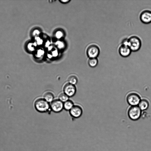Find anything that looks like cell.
I'll list each match as a JSON object with an SVG mask.
<instances>
[{
	"mask_svg": "<svg viewBox=\"0 0 151 151\" xmlns=\"http://www.w3.org/2000/svg\"><path fill=\"white\" fill-rule=\"evenodd\" d=\"M128 114L131 119L136 120L140 118L141 114V110L138 106H132L129 109Z\"/></svg>",
	"mask_w": 151,
	"mask_h": 151,
	"instance_id": "3",
	"label": "cell"
},
{
	"mask_svg": "<svg viewBox=\"0 0 151 151\" xmlns=\"http://www.w3.org/2000/svg\"><path fill=\"white\" fill-rule=\"evenodd\" d=\"M56 45L57 47L60 49L63 48L64 47V43L60 41H58L56 42Z\"/></svg>",
	"mask_w": 151,
	"mask_h": 151,
	"instance_id": "20",
	"label": "cell"
},
{
	"mask_svg": "<svg viewBox=\"0 0 151 151\" xmlns=\"http://www.w3.org/2000/svg\"><path fill=\"white\" fill-rule=\"evenodd\" d=\"M73 102L70 100H68L63 103V109L66 111H70L74 105Z\"/></svg>",
	"mask_w": 151,
	"mask_h": 151,
	"instance_id": "13",
	"label": "cell"
},
{
	"mask_svg": "<svg viewBox=\"0 0 151 151\" xmlns=\"http://www.w3.org/2000/svg\"><path fill=\"white\" fill-rule=\"evenodd\" d=\"M70 115L75 118L80 117L83 113V109L81 106L78 105H74L73 107L70 110Z\"/></svg>",
	"mask_w": 151,
	"mask_h": 151,
	"instance_id": "8",
	"label": "cell"
},
{
	"mask_svg": "<svg viewBox=\"0 0 151 151\" xmlns=\"http://www.w3.org/2000/svg\"><path fill=\"white\" fill-rule=\"evenodd\" d=\"M40 33V31L38 29H35L32 32L33 35L37 37V36L39 35Z\"/></svg>",
	"mask_w": 151,
	"mask_h": 151,
	"instance_id": "22",
	"label": "cell"
},
{
	"mask_svg": "<svg viewBox=\"0 0 151 151\" xmlns=\"http://www.w3.org/2000/svg\"><path fill=\"white\" fill-rule=\"evenodd\" d=\"M69 97L63 92L60 93L58 95V99L64 103L69 100Z\"/></svg>",
	"mask_w": 151,
	"mask_h": 151,
	"instance_id": "15",
	"label": "cell"
},
{
	"mask_svg": "<svg viewBox=\"0 0 151 151\" xmlns=\"http://www.w3.org/2000/svg\"><path fill=\"white\" fill-rule=\"evenodd\" d=\"M128 46L132 51H137L140 48L141 42L140 39L136 36H132L128 39Z\"/></svg>",
	"mask_w": 151,
	"mask_h": 151,
	"instance_id": "2",
	"label": "cell"
},
{
	"mask_svg": "<svg viewBox=\"0 0 151 151\" xmlns=\"http://www.w3.org/2000/svg\"><path fill=\"white\" fill-rule=\"evenodd\" d=\"M60 1L63 3H66L70 1L69 0H61Z\"/></svg>",
	"mask_w": 151,
	"mask_h": 151,
	"instance_id": "24",
	"label": "cell"
},
{
	"mask_svg": "<svg viewBox=\"0 0 151 151\" xmlns=\"http://www.w3.org/2000/svg\"><path fill=\"white\" fill-rule=\"evenodd\" d=\"M43 98L49 103L54 99L53 93L52 92L49 91H46L44 93Z\"/></svg>",
	"mask_w": 151,
	"mask_h": 151,
	"instance_id": "11",
	"label": "cell"
},
{
	"mask_svg": "<svg viewBox=\"0 0 151 151\" xmlns=\"http://www.w3.org/2000/svg\"><path fill=\"white\" fill-rule=\"evenodd\" d=\"M55 36L58 39H60L63 36V33L61 31H58L56 32Z\"/></svg>",
	"mask_w": 151,
	"mask_h": 151,
	"instance_id": "19",
	"label": "cell"
},
{
	"mask_svg": "<svg viewBox=\"0 0 151 151\" xmlns=\"http://www.w3.org/2000/svg\"><path fill=\"white\" fill-rule=\"evenodd\" d=\"M37 45L36 44L35 42H29L27 45V49L29 51H33L35 49V47Z\"/></svg>",
	"mask_w": 151,
	"mask_h": 151,
	"instance_id": "17",
	"label": "cell"
},
{
	"mask_svg": "<svg viewBox=\"0 0 151 151\" xmlns=\"http://www.w3.org/2000/svg\"><path fill=\"white\" fill-rule=\"evenodd\" d=\"M63 90V92L67 96L69 97H71L76 94V88L75 85L72 84L68 82L64 85Z\"/></svg>",
	"mask_w": 151,
	"mask_h": 151,
	"instance_id": "4",
	"label": "cell"
},
{
	"mask_svg": "<svg viewBox=\"0 0 151 151\" xmlns=\"http://www.w3.org/2000/svg\"><path fill=\"white\" fill-rule=\"evenodd\" d=\"M47 56L49 58H51L52 57V55L50 54H48L47 55Z\"/></svg>",
	"mask_w": 151,
	"mask_h": 151,
	"instance_id": "26",
	"label": "cell"
},
{
	"mask_svg": "<svg viewBox=\"0 0 151 151\" xmlns=\"http://www.w3.org/2000/svg\"><path fill=\"white\" fill-rule=\"evenodd\" d=\"M52 47L51 46H49V47H48V50H51V49H52Z\"/></svg>",
	"mask_w": 151,
	"mask_h": 151,
	"instance_id": "27",
	"label": "cell"
},
{
	"mask_svg": "<svg viewBox=\"0 0 151 151\" xmlns=\"http://www.w3.org/2000/svg\"><path fill=\"white\" fill-rule=\"evenodd\" d=\"M100 50L98 47L96 45L90 46L87 50L88 56L90 58H96L99 54Z\"/></svg>",
	"mask_w": 151,
	"mask_h": 151,
	"instance_id": "7",
	"label": "cell"
},
{
	"mask_svg": "<svg viewBox=\"0 0 151 151\" xmlns=\"http://www.w3.org/2000/svg\"><path fill=\"white\" fill-rule=\"evenodd\" d=\"M34 106L36 110L40 112H47L50 109V104L43 98L36 99L34 102Z\"/></svg>",
	"mask_w": 151,
	"mask_h": 151,
	"instance_id": "1",
	"label": "cell"
},
{
	"mask_svg": "<svg viewBox=\"0 0 151 151\" xmlns=\"http://www.w3.org/2000/svg\"><path fill=\"white\" fill-rule=\"evenodd\" d=\"M50 45V42L49 41H47L45 44V46L46 47H49Z\"/></svg>",
	"mask_w": 151,
	"mask_h": 151,
	"instance_id": "25",
	"label": "cell"
},
{
	"mask_svg": "<svg viewBox=\"0 0 151 151\" xmlns=\"http://www.w3.org/2000/svg\"><path fill=\"white\" fill-rule=\"evenodd\" d=\"M52 55L53 57H57L58 55V51L57 50H55L52 51Z\"/></svg>",
	"mask_w": 151,
	"mask_h": 151,
	"instance_id": "23",
	"label": "cell"
},
{
	"mask_svg": "<svg viewBox=\"0 0 151 151\" xmlns=\"http://www.w3.org/2000/svg\"><path fill=\"white\" fill-rule=\"evenodd\" d=\"M119 51L121 56L126 57L130 55L132 51L128 46L122 44L119 47Z\"/></svg>",
	"mask_w": 151,
	"mask_h": 151,
	"instance_id": "10",
	"label": "cell"
},
{
	"mask_svg": "<svg viewBox=\"0 0 151 151\" xmlns=\"http://www.w3.org/2000/svg\"><path fill=\"white\" fill-rule=\"evenodd\" d=\"M78 79L76 76L74 74L69 75L68 78V82L73 85H75L78 82Z\"/></svg>",
	"mask_w": 151,
	"mask_h": 151,
	"instance_id": "14",
	"label": "cell"
},
{
	"mask_svg": "<svg viewBox=\"0 0 151 151\" xmlns=\"http://www.w3.org/2000/svg\"><path fill=\"white\" fill-rule=\"evenodd\" d=\"M44 52L43 50L41 49H39L37 52L36 56L37 58H40L44 54Z\"/></svg>",
	"mask_w": 151,
	"mask_h": 151,
	"instance_id": "18",
	"label": "cell"
},
{
	"mask_svg": "<svg viewBox=\"0 0 151 151\" xmlns=\"http://www.w3.org/2000/svg\"><path fill=\"white\" fill-rule=\"evenodd\" d=\"M35 40V42L37 45H40L42 44L43 42L42 40L39 37H36Z\"/></svg>",
	"mask_w": 151,
	"mask_h": 151,
	"instance_id": "21",
	"label": "cell"
},
{
	"mask_svg": "<svg viewBox=\"0 0 151 151\" xmlns=\"http://www.w3.org/2000/svg\"><path fill=\"white\" fill-rule=\"evenodd\" d=\"M127 100L128 103L132 106H137L141 100L139 95L135 93L129 94L127 96Z\"/></svg>",
	"mask_w": 151,
	"mask_h": 151,
	"instance_id": "5",
	"label": "cell"
},
{
	"mask_svg": "<svg viewBox=\"0 0 151 151\" xmlns=\"http://www.w3.org/2000/svg\"><path fill=\"white\" fill-rule=\"evenodd\" d=\"M149 106V102L146 99L141 100L138 104V106L141 110L147 109Z\"/></svg>",
	"mask_w": 151,
	"mask_h": 151,
	"instance_id": "12",
	"label": "cell"
},
{
	"mask_svg": "<svg viewBox=\"0 0 151 151\" xmlns=\"http://www.w3.org/2000/svg\"><path fill=\"white\" fill-rule=\"evenodd\" d=\"M50 109L56 113L60 112L63 109V103L59 99H54L50 103Z\"/></svg>",
	"mask_w": 151,
	"mask_h": 151,
	"instance_id": "6",
	"label": "cell"
},
{
	"mask_svg": "<svg viewBox=\"0 0 151 151\" xmlns=\"http://www.w3.org/2000/svg\"><path fill=\"white\" fill-rule=\"evenodd\" d=\"M98 63V60L96 58H90L88 60V64L92 67L96 66Z\"/></svg>",
	"mask_w": 151,
	"mask_h": 151,
	"instance_id": "16",
	"label": "cell"
},
{
	"mask_svg": "<svg viewBox=\"0 0 151 151\" xmlns=\"http://www.w3.org/2000/svg\"><path fill=\"white\" fill-rule=\"evenodd\" d=\"M140 18L141 21L145 24L151 22V11L145 10L140 14Z\"/></svg>",
	"mask_w": 151,
	"mask_h": 151,
	"instance_id": "9",
	"label": "cell"
}]
</instances>
